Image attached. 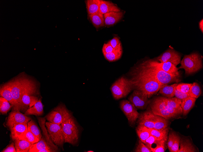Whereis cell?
Returning a JSON list of instances; mask_svg holds the SVG:
<instances>
[{"instance_id":"obj_38","label":"cell","mask_w":203,"mask_h":152,"mask_svg":"<svg viewBox=\"0 0 203 152\" xmlns=\"http://www.w3.org/2000/svg\"><path fill=\"white\" fill-rule=\"evenodd\" d=\"M192 83H181L178 84L176 89L183 93H188L189 89Z\"/></svg>"},{"instance_id":"obj_26","label":"cell","mask_w":203,"mask_h":152,"mask_svg":"<svg viewBox=\"0 0 203 152\" xmlns=\"http://www.w3.org/2000/svg\"><path fill=\"white\" fill-rule=\"evenodd\" d=\"M14 142L17 152H29L32 144L26 140L19 139Z\"/></svg>"},{"instance_id":"obj_2","label":"cell","mask_w":203,"mask_h":152,"mask_svg":"<svg viewBox=\"0 0 203 152\" xmlns=\"http://www.w3.org/2000/svg\"><path fill=\"white\" fill-rule=\"evenodd\" d=\"M13 97L19 106L22 95L27 91L37 88L36 82L25 74H21L7 83Z\"/></svg>"},{"instance_id":"obj_43","label":"cell","mask_w":203,"mask_h":152,"mask_svg":"<svg viewBox=\"0 0 203 152\" xmlns=\"http://www.w3.org/2000/svg\"><path fill=\"white\" fill-rule=\"evenodd\" d=\"M157 139L155 137L151 135L143 143L150 150L152 145L154 144Z\"/></svg>"},{"instance_id":"obj_28","label":"cell","mask_w":203,"mask_h":152,"mask_svg":"<svg viewBox=\"0 0 203 152\" xmlns=\"http://www.w3.org/2000/svg\"><path fill=\"white\" fill-rule=\"evenodd\" d=\"M100 0L86 1L87 12L88 15L95 13L99 11Z\"/></svg>"},{"instance_id":"obj_46","label":"cell","mask_w":203,"mask_h":152,"mask_svg":"<svg viewBox=\"0 0 203 152\" xmlns=\"http://www.w3.org/2000/svg\"><path fill=\"white\" fill-rule=\"evenodd\" d=\"M2 152H17L15 149L14 142L11 143L5 148L1 151Z\"/></svg>"},{"instance_id":"obj_27","label":"cell","mask_w":203,"mask_h":152,"mask_svg":"<svg viewBox=\"0 0 203 152\" xmlns=\"http://www.w3.org/2000/svg\"><path fill=\"white\" fill-rule=\"evenodd\" d=\"M177 83H174L170 85H165L159 90V93L164 97L171 98L174 96V93Z\"/></svg>"},{"instance_id":"obj_33","label":"cell","mask_w":203,"mask_h":152,"mask_svg":"<svg viewBox=\"0 0 203 152\" xmlns=\"http://www.w3.org/2000/svg\"><path fill=\"white\" fill-rule=\"evenodd\" d=\"M201 87L196 82H194L191 86L188 94L189 97L197 99L201 95Z\"/></svg>"},{"instance_id":"obj_31","label":"cell","mask_w":203,"mask_h":152,"mask_svg":"<svg viewBox=\"0 0 203 152\" xmlns=\"http://www.w3.org/2000/svg\"><path fill=\"white\" fill-rule=\"evenodd\" d=\"M136 130L139 140L143 143L151 135L148 128L145 127L138 125Z\"/></svg>"},{"instance_id":"obj_21","label":"cell","mask_w":203,"mask_h":152,"mask_svg":"<svg viewBox=\"0 0 203 152\" xmlns=\"http://www.w3.org/2000/svg\"><path fill=\"white\" fill-rule=\"evenodd\" d=\"M43 113V106L41 98L32 107L28 108L25 112L24 114L26 116L34 115L36 116H41Z\"/></svg>"},{"instance_id":"obj_20","label":"cell","mask_w":203,"mask_h":152,"mask_svg":"<svg viewBox=\"0 0 203 152\" xmlns=\"http://www.w3.org/2000/svg\"><path fill=\"white\" fill-rule=\"evenodd\" d=\"M27 126V123L19 124L10 129L11 138L13 141L28 130Z\"/></svg>"},{"instance_id":"obj_35","label":"cell","mask_w":203,"mask_h":152,"mask_svg":"<svg viewBox=\"0 0 203 152\" xmlns=\"http://www.w3.org/2000/svg\"><path fill=\"white\" fill-rule=\"evenodd\" d=\"M167 140L157 139L154 144L156 146L154 148H151L150 150L153 152H164L167 148Z\"/></svg>"},{"instance_id":"obj_13","label":"cell","mask_w":203,"mask_h":152,"mask_svg":"<svg viewBox=\"0 0 203 152\" xmlns=\"http://www.w3.org/2000/svg\"><path fill=\"white\" fill-rule=\"evenodd\" d=\"M181 57L179 52L173 49L169 48L156 59L160 62H169L177 66L181 62Z\"/></svg>"},{"instance_id":"obj_17","label":"cell","mask_w":203,"mask_h":152,"mask_svg":"<svg viewBox=\"0 0 203 152\" xmlns=\"http://www.w3.org/2000/svg\"><path fill=\"white\" fill-rule=\"evenodd\" d=\"M0 96L6 99L13 106L12 110L20 111L19 106L14 99L10 89L7 83L1 85Z\"/></svg>"},{"instance_id":"obj_30","label":"cell","mask_w":203,"mask_h":152,"mask_svg":"<svg viewBox=\"0 0 203 152\" xmlns=\"http://www.w3.org/2000/svg\"><path fill=\"white\" fill-rule=\"evenodd\" d=\"M163 117L156 115L154 128L157 130H163L168 127L169 121Z\"/></svg>"},{"instance_id":"obj_25","label":"cell","mask_w":203,"mask_h":152,"mask_svg":"<svg viewBox=\"0 0 203 152\" xmlns=\"http://www.w3.org/2000/svg\"><path fill=\"white\" fill-rule=\"evenodd\" d=\"M88 17L96 29L103 26L104 24V15L98 12L88 15Z\"/></svg>"},{"instance_id":"obj_44","label":"cell","mask_w":203,"mask_h":152,"mask_svg":"<svg viewBox=\"0 0 203 152\" xmlns=\"http://www.w3.org/2000/svg\"><path fill=\"white\" fill-rule=\"evenodd\" d=\"M115 50L108 42L106 43H104L102 48L103 53L112 52Z\"/></svg>"},{"instance_id":"obj_32","label":"cell","mask_w":203,"mask_h":152,"mask_svg":"<svg viewBox=\"0 0 203 152\" xmlns=\"http://www.w3.org/2000/svg\"><path fill=\"white\" fill-rule=\"evenodd\" d=\"M122 54V49H115L112 52L103 53L105 58L109 62H114L119 59Z\"/></svg>"},{"instance_id":"obj_3","label":"cell","mask_w":203,"mask_h":152,"mask_svg":"<svg viewBox=\"0 0 203 152\" xmlns=\"http://www.w3.org/2000/svg\"><path fill=\"white\" fill-rule=\"evenodd\" d=\"M132 82L134 89L142 92L148 98L158 91L163 85L153 78L134 70Z\"/></svg>"},{"instance_id":"obj_7","label":"cell","mask_w":203,"mask_h":152,"mask_svg":"<svg viewBox=\"0 0 203 152\" xmlns=\"http://www.w3.org/2000/svg\"><path fill=\"white\" fill-rule=\"evenodd\" d=\"M72 116L65 105L61 103L55 108L45 117L48 122L60 124Z\"/></svg>"},{"instance_id":"obj_11","label":"cell","mask_w":203,"mask_h":152,"mask_svg":"<svg viewBox=\"0 0 203 152\" xmlns=\"http://www.w3.org/2000/svg\"><path fill=\"white\" fill-rule=\"evenodd\" d=\"M147 96L142 92L135 90L128 98L129 101L138 109H146L150 103Z\"/></svg>"},{"instance_id":"obj_9","label":"cell","mask_w":203,"mask_h":152,"mask_svg":"<svg viewBox=\"0 0 203 152\" xmlns=\"http://www.w3.org/2000/svg\"><path fill=\"white\" fill-rule=\"evenodd\" d=\"M120 107L130 124L133 125L140 114L137 111L136 108L132 103L127 100H123L121 101Z\"/></svg>"},{"instance_id":"obj_6","label":"cell","mask_w":203,"mask_h":152,"mask_svg":"<svg viewBox=\"0 0 203 152\" xmlns=\"http://www.w3.org/2000/svg\"><path fill=\"white\" fill-rule=\"evenodd\" d=\"M110 89L114 98L118 100L126 96L134 87L131 79L122 77L113 84Z\"/></svg>"},{"instance_id":"obj_12","label":"cell","mask_w":203,"mask_h":152,"mask_svg":"<svg viewBox=\"0 0 203 152\" xmlns=\"http://www.w3.org/2000/svg\"><path fill=\"white\" fill-rule=\"evenodd\" d=\"M31 120L30 117L21 113L19 110H12L9 114L6 125L10 129L15 125L27 123Z\"/></svg>"},{"instance_id":"obj_19","label":"cell","mask_w":203,"mask_h":152,"mask_svg":"<svg viewBox=\"0 0 203 152\" xmlns=\"http://www.w3.org/2000/svg\"><path fill=\"white\" fill-rule=\"evenodd\" d=\"M99 11L103 15L111 12H120L119 8L112 2L100 0Z\"/></svg>"},{"instance_id":"obj_36","label":"cell","mask_w":203,"mask_h":152,"mask_svg":"<svg viewBox=\"0 0 203 152\" xmlns=\"http://www.w3.org/2000/svg\"><path fill=\"white\" fill-rule=\"evenodd\" d=\"M18 139L26 140L32 144L37 143L40 140L38 138L28 130L20 136Z\"/></svg>"},{"instance_id":"obj_10","label":"cell","mask_w":203,"mask_h":152,"mask_svg":"<svg viewBox=\"0 0 203 152\" xmlns=\"http://www.w3.org/2000/svg\"><path fill=\"white\" fill-rule=\"evenodd\" d=\"M37 88H36L31 90L22 95L20 104V110L25 112L39 100L38 97L36 96L37 94Z\"/></svg>"},{"instance_id":"obj_34","label":"cell","mask_w":203,"mask_h":152,"mask_svg":"<svg viewBox=\"0 0 203 152\" xmlns=\"http://www.w3.org/2000/svg\"><path fill=\"white\" fill-rule=\"evenodd\" d=\"M28 130L31 132L39 139L42 136L41 132L34 121L31 119L27 123Z\"/></svg>"},{"instance_id":"obj_16","label":"cell","mask_w":203,"mask_h":152,"mask_svg":"<svg viewBox=\"0 0 203 152\" xmlns=\"http://www.w3.org/2000/svg\"><path fill=\"white\" fill-rule=\"evenodd\" d=\"M148 60L153 65L167 73L180 76L178 68L170 62H159L157 61L152 59H149Z\"/></svg>"},{"instance_id":"obj_48","label":"cell","mask_w":203,"mask_h":152,"mask_svg":"<svg viewBox=\"0 0 203 152\" xmlns=\"http://www.w3.org/2000/svg\"><path fill=\"white\" fill-rule=\"evenodd\" d=\"M88 152H93L94 151H91V150H90V151H88Z\"/></svg>"},{"instance_id":"obj_37","label":"cell","mask_w":203,"mask_h":152,"mask_svg":"<svg viewBox=\"0 0 203 152\" xmlns=\"http://www.w3.org/2000/svg\"><path fill=\"white\" fill-rule=\"evenodd\" d=\"M13 107V106L11 105L8 100L0 96V112L1 114H6L8 111Z\"/></svg>"},{"instance_id":"obj_24","label":"cell","mask_w":203,"mask_h":152,"mask_svg":"<svg viewBox=\"0 0 203 152\" xmlns=\"http://www.w3.org/2000/svg\"><path fill=\"white\" fill-rule=\"evenodd\" d=\"M196 99L188 97L181 100L180 106L183 116L186 115L194 106Z\"/></svg>"},{"instance_id":"obj_47","label":"cell","mask_w":203,"mask_h":152,"mask_svg":"<svg viewBox=\"0 0 203 152\" xmlns=\"http://www.w3.org/2000/svg\"><path fill=\"white\" fill-rule=\"evenodd\" d=\"M199 29L202 33L203 32V19H202L199 22Z\"/></svg>"},{"instance_id":"obj_5","label":"cell","mask_w":203,"mask_h":152,"mask_svg":"<svg viewBox=\"0 0 203 152\" xmlns=\"http://www.w3.org/2000/svg\"><path fill=\"white\" fill-rule=\"evenodd\" d=\"M64 138V142L75 145L78 142L79 127L72 116L60 124Z\"/></svg>"},{"instance_id":"obj_29","label":"cell","mask_w":203,"mask_h":152,"mask_svg":"<svg viewBox=\"0 0 203 152\" xmlns=\"http://www.w3.org/2000/svg\"><path fill=\"white\" fill-rule=\"evenodd\" d=\"M151 135L155 137L157 140L167 139L169 128L163 130H157L154 128H148Z\"/></svg>"},{"instance_id":"obj_40","label":"cell","mask_w":203,"mask_h":152,"mask_svg":"<svg viewBox=\"0 0 203 152\" xmlns=\"http://www.w3.org/2000/svg\"><path fill=\"white\" fill-rule=\"evenodd\" d=\"M181 138L179 135L177 134L172 146L169 150L170 152H178L179 149Z\"/></svg>"},{"instance_id":"obj_45","label":"cell","mask_w":203,"mask_h":152,"mask_svg":"<svg viewBox=\"0 0 203 152\" xmlns=\"http://www.w3.org/2000/svg\"><path fill=\"white\" fill-rule=\"evenodd\" d=\"M174 96L176 98L181 100L189 97L188 93H183L176 89L175 91Z\"/></svg>"},{"instance_id":"obj_23","label":"cell","mask_w":203,"mask_h":152,"mask_svg":"<svg viewBox=\"0 0 203 152\" xmlns=\"http://www.w3.org/2000/svg\"><path fill=\"white\" fill-rule=\"evenodd\" d=\"M179 147L178 152H197L194 145L188 139L181 138Z\"/></svg>"},{"instance_id":"obj_4","label":"cell","mask_w":203,"mask_h":152,"mask_svg":"<svg viewBox=\"0 0 203 152\" xmlns=\"http://www.w3.org/2000/svg\"><path fill=\"white\" fill-rule=\"evenodd\" d=\"M179 69H183L186 75L196 73L201 69L203 64L201 56L198 52L185 55L181 61Z\"/></svg>"},{"instance_id":"obj_18","label":"cell","mask_w":203,"mask_h":152,"mask_svg":"<svg viewBox=\"0 0 203 152\" xmlns=\"http://www.w3.org/2000/svg\"><path fill=\"white\" fill-rule=\"evenodd\" d=\"M123 13L119 12H111L104 15L105 25H112L118 22L122 17Z\"/></svg>"},{"instance_id":"obj_14","label":"cell","mask_w":203,"mask_h":152,"mask_svg":"<svg viewBox=\"0 0 203 152\" xmlns=\"http://www.w3.org/2000/svg\"><path fill=\"white\" fill-rule=\"evenodd\" d=\"M58 151L42 136L40 140L32 144L29 152H55Z\"/></svg>"},{"instance_id":"obj_39","label":"cell","mask_w":203,"mask_h":152,"mask_svg":"<svg viewBox=\"0 0 203 152\" xmlns=\"http://www.w3.org/2000/svg\"><path fill=\"white\" fill-rule=\"evenodd\" d=\"M136 152H151V150L149 148L140 140L138 141L136 147L134 151Z\"/></svg>"},{"instance_id":"obj_1","label":"cell","mask_w":203,"mask_h":152,"mask_svg":"<svg viewBox=\"0 0 203 152\" xmlns=\"http://www.w3.org/2000/svg\"><path fill=\"white\" fill-rule=\"evenodd\" d=\"M134 70L153 78L163 85L180 81V76L169 73L160 69L151 64L148 60L139 64Z\"/></svg>"},{"instance_id":"obj_15","label":"cell","mask_w":203,"mask_h":152,"mask_svg":"<svg viewBox=\"0 0 203 152\" xmlns=\"http://www.w3.org/2000/svg\"><path fill=\"white\" fill-rule=\"evenodd\" d=\"M156 115L151 110L147 111L140 114L138 118V125L148 128H153Z\"/></svg>"},{"instance_id":"obj_42","label":"cell","mask_w":203,"mask_h":152,"mask_svg":"<svg viewBox=\"0 0 203 152\" xmlns=\"http://www.w3.org/2000/svg\"><path fill=\"white\" fill-rule=\"evenodd\" d=\"M176 133L174 132H170L168 134L167 141V146L169 150L172 146Z\"/></svg>"},{"instance_id":"obj_41","label":"cell","mask_w":203,"mask_h":152,"mask_svg":"<svg viewBox=\"0 0 203 152\" xmlns=\"http://www.w3.org/2000/svg\"><path fill=\"white\" fill-rule=\"evenodd\" d=\"M108 42L112 47L115 49H122L121 43L119 38L117 37H114L109 40Z\"/></svg>"},{"instance_id":"obj_22","label":"cell","mask_w":203,"mask_h":152,"mask_svg":"<svg viewBox=\"0 0 203 152\" xmlns=\"http://www.w3.org/2000/svg\"><path fill=\"white\" fill-rule=\"evenodd\" d=\"M37 119L39 124L42 131L43 136L45 137L46 140L54 147L59 151V148L58 147L55 145L52 141L49 133L47 130L46 127V118L44 117H37Z\"/></svg>"},{"instance_id":"obj_8","label":"cell","mask_w":203,"mask_h":152,"mask_svg":"<svg viewBox=\"0 0 203 152\" xmlns=\"http://www.w3.org/2000/svg\"><path fill=\"white\" fill-rule=\"evenodd\" d=\"M45 124L48 133L54 144L63 149L65 140L61 125L49 122H46Z\"/></svg>"}]
</instances>
